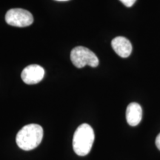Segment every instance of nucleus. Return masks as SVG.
<instances>
[{"instance_id": "39448f33", "label": "nucleus", "mask_w": 160, "mask_h": 160, "mask_svg": "<svg viewBox=\"0 0 160 160\" xmlns=\"http://www.w3.org/2000/svg\"><path fill=\"white\" fill-rule=\"evenodd\" d=\"M45 77V70L39 65L27 66L21 73L23 82L28 85H35L40 82Z\"/></svg>"}, {"instance_id": "7ed1b4c3", "label": "nucleus", "mask_w": 160, "mask_h": 160, "mask_svg": "<svg viewBox=\"0 0 160 160\" xmlns=\"http://www.w3.org/2000/svg\"><path fill=\"white\" fill-rule=\"evenodd\" d=\"M71 60L75 67L82 68L85 65L96 68L99 61L97 55L91 50L82 46H78L71 51Z\"/></svg>"}, {"instance_id": "f257e3e1", "label": "nucleus", "mask_w": 160, "mask_h": 160, "mask_svg": "<svg viewBox=\"0 0 160 160\" xmlns=\"http://www.w3.org/2000/svg\"><path fill=\"white\" fill-rule=\"evenodd\" d=\"M43 138V128L37 124L27 125L18 132L16 142L24 151H31L40 145Z\"/></svg>"}, {"instance_id": "0eeeda50", "label": "nucleus", "mask_w": 160, "mask_h": 160, "mask_svg": "<svg viewBox=\"0 0 160 160\" xmlns=\"http://www.w3.org/2000/svg\"><path fill=\"white\" fill-rule=\"evenodd\" d=\"M142 119V109L139 104L137 102L130 103L126 110V120L131 126H137Z\"/></svg>"}, {"instance_id": "9d476101", "label": "nucleus", "mask_w": 160, "mask_h": 160, "mask_svg": "<svg viewBox=\"0 0 160 160\" xmlns=\"http://www.w3.org/2000/svg\"><path fill=\"white\" fill-rule=\"evenodd\" d=\"M57 1H68V0H57Z\"/></svg>"}, {"instance_id": "6e6552de", "label": "nucleus", "mask_w": 160, "mask_h": 160, "mask_svg": "<svg viewBox=\"0 0 160 160\" xmlns=\"http://www.w3.org/2000/svg\"><path fill=\"white\" fill-rule=\"evenodd\" d=\"M119 1L121 2L123 5H125L126 7L130 8L134 5V3L136 2L137 0H119Z\"/></svg>"}, {"instance_id": "423d86ee", "label": "nucleus", "mask_w": 160, "mask_h": 160, "mask_svg": "<svg viewBox=\"0 0 160 160\" xmlns=\"http://www.w3.org/2000/svg\"><path fill=\"white\" fill-rule=\"evenodd\" d=\"M111 46L120 57L127 58L131 54L132 45L127 38L117 37L112 40Z\"/></svg>"}, {"instance_id": "1a4fd4ad", "label": "nucleus", "mask_w": 160, "mask_h": 160, "mask_svg": "<svg viewBox=\"0 0 160 160\" xmlns=\"http://www.w3.org/2000/svg\"><path fill=\"white\" fill-rule=\"evenodd\" d=\"M156 145H157V148L160 151V133L156 138Z\"/></svg>"}, {"instance_id": "f03ea898", "label": "nucleus", "mask_w": 160, "mask_h": 160, "mask_svg": "<svg viewBox=\"0 0 160 160\" xmlns=\"http://www.w3.org/2000/svg\"><path fill=\"white\" fill-rule=\"evenodd\" d=\"M93 129L88 124H82L76 130L73 138V148L78 156L88 155L94 142Z\"/></svg>"}, {"instance_id": "20e7f679", "label": "nucleus", "mask_w": 160, "mask_h": 160, "mask_svg": "<svg viewBox=\"0 0 160 160\" xmlns=\"http://www.w3.org/2000/svg\"><path fill=\"white\" fill-rule=\"evenodd\" d=\"M5 21L8 25L14 27L24 28L33 22V17L31 12L22 8H13L6 13Z\"/></svg>"}]
</instances>
